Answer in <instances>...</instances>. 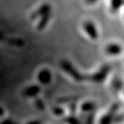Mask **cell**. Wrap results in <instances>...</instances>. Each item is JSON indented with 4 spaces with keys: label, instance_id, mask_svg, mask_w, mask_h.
Instances as JSON below:
<instances>
[{
    "label": "cell",
    "instance_id": "cell-14",
    "mask_svg": "<svg viewBox=\"0 0 124 124\" xmlns=\"http://www.w3.org/2000/svg\"><path fill=\"white\" fill-rule=\"evenodd\" d=\"M34 105L35 106V108H36L38 111H43L44 109L46 108L45 103H44V102L40 98H39L38 96L34 98Z\"/></svg>",
    "mask_w": 124,
    "mask_h": 124
},
{
    "label": "cell",
    "instance_id": "cell-6",
    "mask_svg": "<svg viewBox=\"0 0 124 124\" xmlns=\"http://www.w3.org/2000/svg\"><path fill=\"white\" fill-rule=\"evenodd\" d=\"M52 12V6L49 3H43L41 5L37 10H35L30 16V19L31 20H35L40 16H43L44 14H46L48 13Z\"/></svg>",
    "mask_w": 124,
    "mask_h": 124
},
{
    "label": "cell",
    "instance_id": "cell-15",
    "mask_svg": "<svg viewBox=\"0 0 124 124\" xmlns=\"http://www.w3.org/2000/svg\"><path fill=\"white\" fill-rule=\"evenodd\" d=\"M64 109L61 107V106H55L52 108V113L54 114L55 116L61 117L64 114Z\"/></svg>",
    "mask_w": 124,
    "mask_h": 124
},
{
    "label": "cell",
    "instance_id": "cell-3",
    "mask_svg": "<svg viewBox=\"0 0 124 124\" xmlns=\"http://www.w3.org/2000/svg\"><path fill=\"white\" fill-rule=\"evenodd\" d=\"M119 109L118 104H114L110 108L109 111L105 114L102 115L100 118L99 123L100 124H112L115 121V117H116L117 111Z\"/></svg>",
    "mask_w": 124,
    "mask_h": 124
},
{
    "label": "cell",
    "instance_id": "cell-4",
    "mask_svg": "<svg viewBox=\"0 0 124 124\" xmlns=\"http://www.w3.org/2000/svg\"><path fill=\"white\" fill-rule=\"evenodd\" d=\"M82 28L85 34L89 37L91 40H96L99 38V33L97 31L96 25L91 20H87L85 21L83 25Z\"/></svg>",
    "mask_w": 124,
    "mask_h": 124
},
{
    "label": "cell",
    "instance_id": "cell-16",
    "mask_svg": "<svg viewBox=\"0 0 124 124\" xmlns=\"http://www.w3.org/2000/svg\"><path fill=\"white\" fill-rule=\"evenodd\" d=\"M93 121H94V114L93 112V113L87 114L84 124H93Z\"/></svg>",
    "mask_w": 124,
    "mask_h": 124
},
{
    "label": "cell",
    "instance_id": "cell-2",
    "mask_svg": "<svg viewBox=\"0 0 124 124\" xmlns=\"http://www.w3.org/2000/svg\"><path fill=\"white\" fill-rule=\"evenodd\" d=\"M110 71V67L108 66H102L97 71L94 72L91 75H86V80L91 82L100 84L105 81Z\"/></svg>",
    "mask_w": 124,
    "mask_h": 124
},
{
    "label": "cell",
    "instance_id": "cell-10",
    "mask_svg": "<svg viewBox=\"0 0 124 124\" xmlns=\"http://www.w3.org/2000/svg\"><path fill=\"white\" fill-rule=\"evenodd\" d=\"M81 111L83 113H93L95 111L96 108V104L93 102L91 101H87V102H85L82 104L81 105Z\"/></svg>",
    "mask_w": 124,
    "mask_h": 124
},
{
    "label": "cell",
    "instance_id": "cell-12",
    "mask_svg": "<svg viewBox=\"0 0 124 124\" xmlns=\"http://www.w3.org/2000/svg\"><path fill=\"white\" fill-rule=\"evenodd\" d=\"M5 43L8 44H10L11 46H18L21 47L24 45V40L21 38H7L5 40Z\"/></svg>",
    "mask_w": 124,
    "mask_h": 124
},
{
    "label": "cell",
    "instance_id": "cell-18",
    "mask_svg": "<svg viewBox=\"0 0 124 124\" xmlns=\"http://www.w3.org/2000/svg\"><path fill=\"white\" fill-rule=\"evenodd\" d=\"M25 124H42V122L38 120H32L27 122Z\"/></svg>",
    "mask_w": 124,
    "mask_h": 124
},
{
    "label": "cell",
    "instance_id": "cell-17",
    "mask_svg": "<svg viewBox=\"0 0 124 124\" xmlns=\"http://www.w3.org/2000/svg\"><path fill=\"white\" fill-rule=\"evenodd\" d=\"M0 124H20L11 118H6L0 121Z\"/></svg>",
    "mask_w": 124,
    "mask_h": 124
},
{
    "label": "cell",
    "instance_id": "cell-9",
    "mask_svg": "<svg viewBox=\"0 0 124 124\" xmlns=\"http://www.w3.org/2000/svg\"><path fill=\"white\" fill-rule=\"evenodd\" d=\"M52 17V12L48 13L46 14H44L43 16H40L39 21L37 23V30L38 31H43L46 29V27L47 26V25L49 24V22Z\"/></svg>",
    "mask_w": 124,
    "mask_h": 124
},
{
    "label": "cell",
    "instance_id": "cell-8",
    "mask_svg": "<svg viewBox=\"0 0 124 124\" xmlns=\"http://www.w3.org/2000/svg\"><path fill=\"white\" fill-rule=\"evenodd\" d=\"M105 50L108 55H112V56H116V55H119L121 54L123 51V48L119 43H108V45L105 46Z\"/></svg>",
    "mask_w": 124,
    "mask_h": 124
},
{
    "label": "cell",
    "instance_id": "cell-13",
    "mask_svg": "<svg viewBox=\"0 0 124 124\" xmlns=\"http://www.w3.org/2000/svg\"><path fill=\"white\" fill-rule=\"evenodd\" d=\"M64 122L67 124H80V121L76 117L75 114H70L68 116L65 117Z\"/></svg>",
    "mask_w": 124,
    "mask_h": 124
},
{
    "label": "cell",
    "instance_id": "cell-21",
    "mask_svg": "<svg viewBox=\"0 0 124 124\" xmlns=\"http://www.w3.org/2000/svg\"><path fill=\"white\" fill-rule=\"evenodd\" d=\"M5 114V110L4 108L2 107V106H0V117H2Z\"/></svg>",
    "mask_w": 124,
    "mask_h": 124
},
{
    "label": "cell",
    "instance_id": "cell-20",
    "mask_svg": "<svg viewBox=\"0 0 124 124\" xmlns=\"http://www.w3.org/2000/svg\"><path fill=\"white\" fill-rule=\"evenodd\" d=\"M6 37L5 35L0 31V42H5V40H6Z\"/></svg>",
    "mask_w": 124,
    "mask_h": 124
},
{
    "label": "cell",
    "instance_id": "cell-5",
    "mask_svg": "<svg viewBox=\"0 0 124 124\" xmlns=\"http://www.w3.org/2000/svg\"><path fill=\"white\" fill-rule=\"evenodd\" d=\"M52 72L47 68L41 69L37 74L38 82L43 85H47L52 82Z\"/></svg>",
    "mask_w": 124,
    "mask_h": 124
},
{
    "label": "cell",
    "instance_id": "cell-7",
    "mask_svg": "<svg viewBox=\"0 0 124 124\" xmlns=\"http://www.w3.org/2000/svg\"><path fill=\"white\" fill-rule=\"evenodd\" d=\"M41 91V87L38 85H31L26 87L23 91V95L29 99H34L37 97Z\"/></svg>",
    "mask_w": 124,
    "mask_h": 124
},
{
    "label": "cell",
    "instance_id": "cell-19",
    "mask_svg": "<svg viewBox=\"0 0 124 124\" xmlns=\"http://www.w3.org/2000/svg\"><path fill=\"white\" fill-rule=\"evenodd\" d=\"M98 1L99 0H85V2L87 5H93Z\"/></svg>",
    "mask_w": 124,
    "mask_h": 124
},
{
    "label": "cell",
    "instance_id": "cell-11",
    "mask_svg": "<svg viewBox=\"0 0 124 124\" xmlns=\"http://www.w3.org/2000/svg\"><path fill=\"white\" fill-rule=\"evenodd\" d=\"M123 5V0H111L110 1V11L112 14L117 13Z\"/></svg>",
    "mask_w": 124,
    "mask_h": 124
},
{
    "label": "cell",
    "instance_id": "cell-1",
    "mask_svg": "<svg viewBox=\"0 0 124 124\" xmlns=\"http://www.w3.org/2000/svg\"><path fill=\"white\" fill-rule=\"evenodd\" d=\"M60 67L64 73L76 82H83L86 80V75L82 73L79 70L68 60L64 59L60 61Z\"/></svg>",
    "mask_w": 124,
    "mask_h": 124
}]
</instances>
